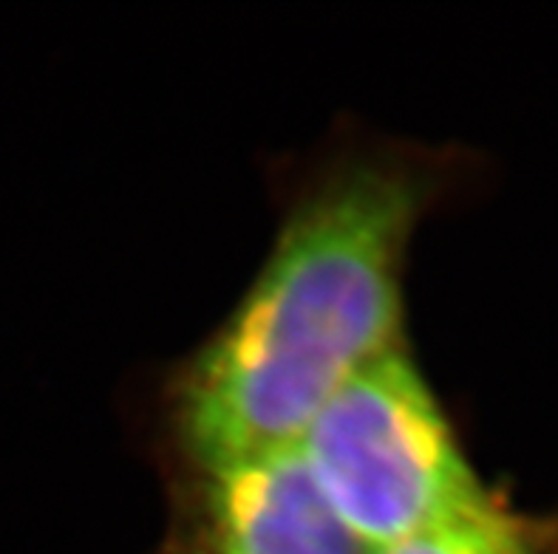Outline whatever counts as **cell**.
Wrapping results in <instances>:
<instances>
[{"label": "cell", "instance_id": "cell-1", "mask_svg": "<svg viewBox=\"0 0 558 554\" xmlns=\"http://www.w3.org/2000/svg\"><path fill=\"white\" fill-rule=\"evenodd\" d=\"M446 184L448 159L400 136H332L304 159L239 300L165 373V461L295 444L354 371L405 343L411 241Z\"/></svg>", "mask_w": 558, "mask_h": 554}, {"label": "cell", "instance_id": "cell-2", "mask_svg": "<svg viewBox=\"0 0 558 554\" xmlns=\"http://www.w3.org/2000/svg\"><path fill=\"white\" fill-rule=\"evenodd\" d=\"M295 447L320 498L368 552L490 495L409 340L354 371Z\"/></svg>", "mask_w": 558, "mask_h": 554}, {"label": "cell", "instance_id": "cell-3", "mask_svg": "<svg viewBox=\"0 0 558 554\" xmlns=\"http://www.w3.org/2000/svg\"><path fill=\"white\" fill-rule=\"evenodd\" d=\"M154 554H372L320 498L295 444L219 461H165Z\"/></svg>", "mask_w": 558, "mask_h": 554}, {"label": "cell", "instance_id": "cell-4", "mask_svg": "<svg viewBox=\"0 0 558 554\" xmlns=\"http://www.w3.org/2000/svg\"><path fill=\"white\" fill-rule=\"evenodd\" d=\"M372 554H558V518L524 513L490 490L465 513Z\"/></svg>", "mask_w": 558, "mask_h": 554}]
</instances>
